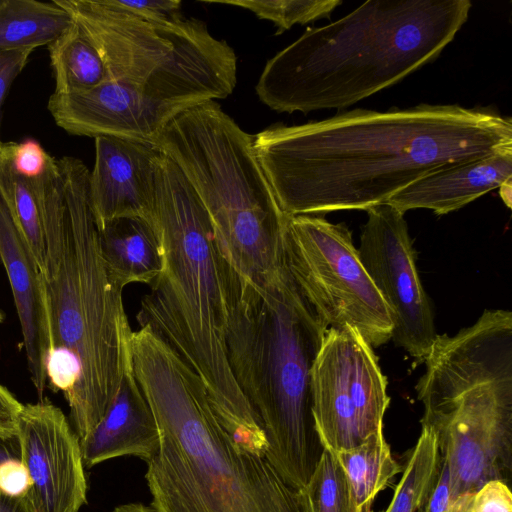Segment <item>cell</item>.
Returning <instances> with one entry per match:
<instances>
[{"label":"cell","instance_id":"cell-1","mask_svg":"<svg viewBox=\"0 0 512 512\" xmlns=\"http://www.w3.org/2000/svg\"><path fill=\"white\" fill-rule=\"evenodd\" d=\"M253 147L287 216L368 210L418 179L512 148V120L487 108H357L274 125Z\"/></svg>","mask_w":512,"mask_h":512},{"label":"cell","instance_id":"cell-2","mask_svg":"<svg viewBox=\"0 0 512 512\" xmlns=\"http://www.w3.org/2000/svg\"><path fill=\"white\" fill-rule=\"evenodd\" d=\"M87 166L64 156L28 181L44 230L40 269L50 334L47 386L61 392L80 442L94 429L133 367L123 289L110 279L90 209Z\"/></svg>","mask_w":512,"mask_h":512},{"label":"cell","instance_id":"cell-3","mask_svg":"<svg viewBox=\"0 0 512 512\" xmlns=\"http://www.w3.org/2000/svg\"><path fill=\"white\" fill-rule=\"evenodd\" d=\"M132 363L159 429L145 473L158 512H302L299 491L236 440L201 377L149 326L133 331Z\"/></svg>","mask_w":512,"mask_h":512},{"label":"cell","instance_id":"cell-4","mask_svg":"<svg viewBox=\"0 0 512 512\" xmlns=\"http://www.w3.org/2000/svg\"><path fill=\"white\" fill-rule=\"evenodd\" d=\"M470 0H369L308 28L267 61L256 85L277 112L344 109L435 60L466 23Z\"/></svg>","mask_w":512,"mask_h":512},{"label":"cell","instance_id":"cell-5","mask_svg":"<svg viewBox=\"0 0 512 512\" xmlns=\"http://www.w3.org/2000/svg\"><path fill=\"white\" fill-rule=\"evenodd\" d=\"M155 212L162 267L141 299L137 321L162 337L201 377L216 414L236 440L263 451L264 433L227 357L230 267L198 195L164 153L156 174Z\"/></svg>","mask_w":512,"mask_h":512},{"label":"cell","instance_id":"cell-6","mask_svg":"<svg viewBox=\"0 0 512 512\" xmlns=\"http://www.w3.org/2000/svg\"><path fill=\"white\" fill-rule=\"evenodd\" d=\"M327 329L291 275L262 294L230 269L229 365L264 433L267 459L296 490L325 449L313 415L312 370Z\"/></svg>","mask_w":512,"mask_h":512},{"label":"cell","instance_id":"cell-7","mask_svg":"<svg viewBox=\"0 0 512 512\" xmlns=\"http://www.w3.org/2000/svg\"><path fill=\"white\" fill-rule=\"evenodd\" d=\"M416 384L422 426L432 429L450 495L512 477V313L484 310L455 335L436 334Z\"/></svg>","mask_w":512,"mask_h":512},{"label":"cell","instance_id":"cell-8","mask_svg":"<svg viewBox=\"0 0 512 512\" xmlns=\"http://www.w3.org/2000/svg\"><path fill=\"white\" fill-rule=\"evenodd\" d=\"M183 172L211 223L217 248L240 282L265 292L290 277L282 211L245 132L216 101L175 117L152 143Z\"/></svg>","mask_w":512,"mask_h":512},{"label":"cell","instance_id":"cell-9","mask_svg":"<svg viewBox=\"0 0 512 512\" xmlns=\"http://www.w3.org/2000/svg\"><path fill=\"white\" fill-rule=\"evenodd\" d=\"M237 82V57L203 22L142 81H111L92 90L53 92L48 110L55 123L78 136H116L153 143L179 114L200 103L225 99Z\"/></svg>","mask_w":512,"mask_h":512},{"label":"cell","instance_id":"cell-10","mask_svg":"<svg viewBox=\"0 0 512 512\" xmlns=\"http://www.w3.org/2000/svg\"><path fill=\"white\" fill-rule=\"evenodd\" d=\"M286 267L327 328H354L371 346L391 340L388 308L366 272L345 223L319 215L288 216Z\"/></svg>","mask_w":512,"mask_h":512},{"label":"cell","instance_id":"cell-11","mask_svg":"<svg viewBox=\"0 0 512 512\" xmlns=\"http://www.w3.org/2000/svg\"><path fill=\"white\" fill-rule=\"evenodd\" d=\"M312 393L319 436L333 452L383 431L387 379L373 347L354 328L327 329L312 370Z\"/></svg>","mask_w":512,"mask_h":512},{"label":"cell","instance_id":"cell-12","mask_svg":"<svg viewBox=\"0 0 512 512\" xmlns=\"http://www.w3.org/2000/svg\"><path fill=\"white\" fill-rule=\"evenodd\" d=\"M366 211L360 260L388 308L391 339L417 363L424 362L436 337L434 318L404 213L387 203Z\"/></svg>","mask_w":512,"mask_h":512},{"label":"cell","instance_id":"cell-13","mask_svg":"<svg viewBox=\"0 0 512 512\" xmlns=\"http://www.w3.org/2000/svg\"><path fill=\"white\" fill-rule=\"evenodd\" d=\"M54 1L94 44L108 82L144 80L202 24L184 17L167 24L147 21L119 6L116 0Z\"/></svg>","mask_w":512,"mask_h":512},{"label":"cell","instance_id":"cell-14","mask_svg":"<svg viewBox=\"0 0 512 512\" xmlns=\"http://www.w3.org/2000/svg\"><path fill=\"white\" fill-rule=\"evenodd\" d=\"M16 440L36 512H78L87 500L80 440L62 410L49 401L23 404Z\"/></svg>","mask_w":512,"mask_h":512},{"label":"cell","instance_id":"cell-15","mask_svg":"<svg viewBox=\"0 0 512 512\" xmlns=\"http://www.w3.org/2000/svg\"><path fill=\"white\" fill-rule=\"evenodd\" d=\"M94 139L95 162L88 193L97 229L121 217H139L158 229L155 192L162 152L151 143L129 138Z\"/></svg>","mask_w":512,"mask_h":512},{"label":"cell","instance_id":"cell-16","mask_svg":"<svg viewBox=\"0 0 512 512\" xmlns=\"http://www.w3.org/2000/svg\"><path fill=\"white\" fill-rule=\"evenodd\" d=\"M0 261L18 313L31 381L41 398L47 386L50 334L40 269L0 198Z\"/></svg>","mask_w":512,"mask_h":512},{"label":"cell","instance_id":"cell-17","mask_svg":"<svg viewBox=\"0 0 512 512\" xmlns=\"http://www.w3.org/2000/svg\"><path fill=\"white\" fill-rule=\"evenodd\" d=\"M159 443L155 416L132 367L102 419L80 442L84 466L91 468L122 456H135L147 463L158 452Z\"/></svg>","mask_w":512,"mask_h":512},{"label":"cell","instance_id":"cell-18","mask_svg":"<svg viewBox=\"0 0 512 512\" xmlns=\"http://www.w3.org/2000/svg\"><path fill=\"white\" fill-rule=\"evenodd\" d=\"M512 178V148L432 172L405 187L387 204L405 213L429 209L436 215L456 211Z\"/></svg>","mask_w":512,"mask_h":512},{"label":"cell","instance_id":"cell-19","mask_svg":"<svg viewBox=\"0 0 512 512\" xmlns=\"http://www.w3.org/2000/svg\"><path fill=\"white\" fill-rule=\"evenodd\" d=\"M98 230L101 254L112 282L151 285L162 267L159 231L139 217H121Z\"/></svg>","mask_w":512,"mask_h":512},{"label":"cell","instance_id":"cell-20","mask_svg":"<svg viewBox=\"0 0 512 512\" xmlns=\"http://www.w3.org/2000/svg\"><path fill=\"white\" fill-rule=\"evenodd\" d=\"M72 22L69 13L54 0H1L0 50L48 46Z\"/></svg>","mask_w":512,"mask_h":512},{"label":"cell","instance_id":"cell-21","mask_svg":"<svg viewBox=\"0 0 512 512\" xmlns=\"http://www.w3.org/2000/svg\"><path fill=\"white\" fill-rule=\"evenodd\" d=\"M47 47L55 93L84 92L108 82L99 52L75 21Z\"/></svg>","mask_w":512,"mask_h":512},{"label":"cell","instance_id":"cell-22","mask_svg":"<svg viewBox=\"0 0 512 512\" xmlns=\"http://www.w3.org/2000/svg\"><path fill=\"white\" fill-rule=\"evenodd\" d=\"M334 453L348 478L359 512L370 511L377 494L403 471L392 456L383 431L370 435L353 448Z\"/></svg>","mask_w":512,"mask_h":512},{"label":"cell","instance_id":"cell-23","mask_svg":"<svg viewBox=\"0 0 512 512\" xmlns=\"http://www.w3.org/2000/svg\"><path fill=\"white\" fill-rule=\"evenodd\" d=\"M442 456L435 432L422 426L394 496L384 512H420L438 479Z\"/></svg>","mask_w":512,"mask_h":512},{"label":"cell","instance_id":"cell-24","mask_svg":"<svg viewBox=\"0 0 512 512\" xmlns=\"http://www.w3.org/2000/svg\"><path fill=\"white\" fill-rule=\"evenodd\" d=\"M0 198L41 269L46 253L42 219L29 182L12 169L11 142L0 144Z\"/></svg>","mask_w":512,"mask_h":512},{"label":"cell","instance_id":"cell-25","mask_svg":"<svg viewBox=\"0 0 512 512\" xmlns=\"http://www.w3.org/2000/svg\"><path fill=\"white\" fill-rule=\"evenodd\" d=\"M298 491L302 512H359L345 471L327 447L309 481Z\"/></svg>","mask_w":512,"mask_h":512},{"label":"cell","instance_id":"cell-26","mask_svg":"<svg viewBox=\"0 0 512 512\" xmlns=\"http://www.w3.org/2000/svg\"><path fill=\"white\" fill-rule=\"evenodd\" d=\"M238 6L253 12L258 18L272 21L277 34L295 24H306L328 18L342 0H218L207 1Z\"/></svg>","mask_w":512,"mask_h":512},{"label":"cell","instance_id":"cell-27","mask_svg":"<svg viewBox=\"0 0 512 512\" xmlns=\"http://www.w3.org/2000/svg\"><path fill=\"white\" fill-rule=\"evenodd\" d=\"M453 512H512L510 488L500 480L488 481L475 492L458 497Z\"/></svg>","mask_w":512,"mask_h":512},{"label":"cell","instance_id":"cell-28","mask_svg":"<svg viewBox=\"0 0 512 512\" xmlns=\"http://www.w3.org/2000/svg\"><path fill=\"white\" fill-rule=\"evenodd\" d=\"M56 160L33 138H27L19 143L11 142L12 169L28 181L43 177Z\"/></svg>","mask_w":512,"mask_h":512},{"label":"cell","instance_id":"cell-29","mask_svg":"<svg viewBox=\"0 0 512 512\" xmlns=\"http://www.w3.org/2000/svg\"><path fill=\"white\" fill-rule=\"evenodd\" d=\"M116 3L129 12L155 23H173L183 18L179 0H116Z\"/></svg>","mask_w":512,"mask_h":512},{"label":"cell","instance_id":"cell-30","mask_svg":"<svg viewBox=\"0 0 512 512\" xmlns=\"http://www.w3.org/2000/svg\"><path fill=\"white\" fill-rule=\"evenodd\" d=\"M32 52L31 49L0 50V120L1 109L11 84L26 66Z\"/></svg>","mask_w":512,"mask_h":512},{"label":"cell","instance_id":"cell-31","mask_svg":"<svg viewBox=\"0 0 512 512\" xmlns=\"http://www.w3.org/2000/svg\"><path fill=\"white\" fill-rule=\"evenodd\" d=\"M30 488L28 471L20 459H11L0 464V490L12 495H26Z\"/></svg>","mask_w":512,"mask_h":512},{"label":"cell","instance_id":"cell-32","mask_svg":"<svg viewBox=\"0 0 512 512\" xmlns=\"http://www.w3.org/2000/svg\"><path fill=\"white\" fill-rule=\"evenodd\" d=\"M23 404L0 384V437L6 440L16 438L17 418Z\"/></svg>","mask_w":512,"mask_h":512},{"label":"cell","instance_id":"cell-33","mask_svg":"<svg viewBox=\"0 0 512 512\" xmlns=\"http://www.w3.org/2000/svg\"><path fill=\"white\" fill-rule=\"evenodd\" d=\"M420 512H453L449 473L443 458L436 484Z\"/></svg>","mask_w":512,"mask_h":512},{"label":"cell","instance_id":"cell-34","mask_svg":"<svg viewBox=\"0 0 512 512\" xmlns=\"http://www.w3.org/2000/svg\"><path fill=\"white\" fill-rule=\"evenodd\" d=\"M0 512H36L28 494L12 496L0 490Z\"/></svg>","mask_w":512,"mask_h":512},{"label":"cell","instance_id":"cell-35","mask_svg":"<svg viewBox=\"0 0 512 512\" xmlns=\"http://www.w3.org/2000/svg\"><path fill=\"white\" fill-rule=\"evenodd\" d=\"M111 512H158L151 504L128 503L115 507Z\"/></svg>","mask_w":512,"mask_h":512},{"label":"cell","instance_id":"cell-36","mask_svg":"<svg viewBox=\"0 0 512 512\" xmlns=\"http://www.w3.org/2000/svg\"><path fill=\"white\" fill-rule=\"evenodd\" d=\"M499 194L504 204L511 208V200H512V178L505 181L499 187Z\"/></svg>","mask_w":512,"mask_h":512},{"label":"cell","instance_id":"cell-37","mask_svg":"<svg viewBox=\"0 0 512 512\" xmlns=\"http://www.w3.org/2000/svg\"><path fill=\"white\" fill-rule=\"evenodd\" d=\"M5 319V314L2 310H0V323H2Z\"/></svg>","mask_w":512,"mask_h":512},{"label":"cell","instance_id":"cell-38","mask_svg":"<svg viewBox=\"0 0 512 512\" xmlns=\"http://www.w3.org/2000/svg\"><path fill=\"white\" fill-rule=\"evenodd\" d=\"M368 512H372V511H368Z\"/></svg>","mask_w":512,"mask_h":512}]
</instances>
